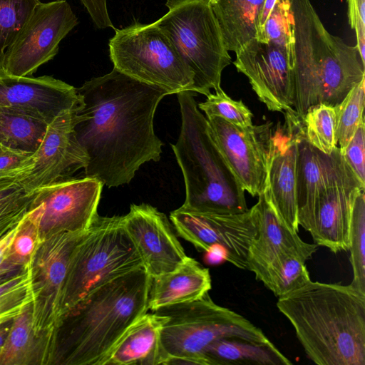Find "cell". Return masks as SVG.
Instances as JSON below:
<instances>
[{"label": "cell", "mask_w": 365, "mask_h": 365, "mask_svg": "<svg viewBox=\"0 0 365 365\" xmlns=\"http://www.w3.org/2000/svg\"><path fill=\"white\" fill-rule=\"evenodd\" d=\"M39 0H0V71L6 51L24 26Z\"/></svg>", "instance_id": "35"}, {"label": "cell", "mask_w": 365, "mask_h": 365, "mask_svg": "<svg viewBox=\"0 0 365 365\" xmlns=\"http://www.w3.org/2000/svg\"><path fill=\"white\" fill-rule=\"evenodd\" d=\"M48 123L34 116L0 108V145L34 153L40 145Z\"/></svg>", "instance_id": "28"}, {"label": "cell", "mask_w": 365, "mask_h": 365, "mask_svg": "<svg viewBox=\"0 0 365 365\" xmlns=\"http://www.w3.org/2000/svg\"><path fill=\"white\" fill-rule=\"evenodd\" d=\"M19 225L0 240V267L6 263V259L7 254Z\"/></svg>", "instance_id": "45"}, {"label": "cell", "mask_w": 365, "mask_h": 365, "mask_svg": "<svg viewBox=\"0 0 365 365\" xmlns=\"http://www.w3.org/2000/svg\"><path fill=\"white\" fill-rule=\"evenodd\" d=\"M349 23L356 32V47L365 64V0H347Z\"/></svg>", "instance_id": "41"}, {"label": "cell", "mask_w": 365, "mask_h": 365, "mask_svg": "<svg viewBox=\"0 0 365 365\" xmlns=\"http://www.w3.org/2000/svg\"><path fill=\"white\" fill-rule=\"evenodd\" d=\"M76 88L49 76H14L0 71V108L13 109L50 123L63 112L76 110Z\"/></svg>", "instance_id": "19"}, {"label": "cell", "mask_w": 365, "mask_h": 365, "mask_svg": "<svg viewBox=\"0 0 365 365\" xmlns=\"http://www.w3.org/2000/svg\"><path fill=\"white\" fill-rule=\"evenodd\" d=\"M19 176L0 178V240L20 224L36 195L37 190L26 188Z\"/></svg>", "instance_id": "30"}, {"label": "cell", "mask_w": 365, "mask_h": 365, "mask_svg": "<svg viewBox=\"0 0 365 365\" xmlns=\"http://www.w3.org/2000/svg\"><path fill=\"white\" fill-rule=\"evenodd\" d=\"M256 39L284 47L293 62V16L289 0H276L261 35Z\"/></svg>", "instance_id": "36"}, {"label": "cell", "mask_w": 365, "mask_h": 365, "mask_svg": "<svg viewBox=\"0 0 365 365\" xmlns=\"http://www.w3.org/2000/svg\"><path fill=\"white\" fill-rule=\"evenodd\" d=\"M256 279L277 297L289 294L311 280L305 262L292 253L278 255Z\"/></svg>", "instance_id": "29"}, {"label": "cell", "mask_w": 365, "mask_h": 365, "mask_svg": "<svg viewBox=\"0 0 365 365\" xmlns=\"http://www.w3.org/2000/svg\"><path fill=\"white\" fill-rule=\"evenodd\" d=\"M165 317L145 313L123 333L102 365H159L160 331Z\"/></svg>", "instance_id": "24"}, {"label": "cell", "mask_w": 365, "mask_h": 365, "mask_svg": "<svg viewBox=\"0 0 365 365\" xmlns=\"http://www.w3.org/2000/svg\"><path fill=\"white\" fill-rule=\"evenodd\" d=\"M78 23L66 0L40 1L6 51L2 71L14 76H31L55 57L60 42Z\"/></svg>", "instance_id": "11"}, {"label": "cell", "mask_w": 365, "mask_h": 365, "mask_svg": "<svg viewBox=\"0 0 365 365\" xmlns=\"http://www.w3.org/2000/svg\"><path fill=\"white\" fill-rule=\"evenodd\" d=\"M152 278L143 267L95 289L61 318L50 364L102 365L126 329L148 310Z\"/></svg>", "instance_id": "2"}, {"label": "cell", "mask_w": 365, "mask_h": 365, "mask_svg": "<svg viewBox=\"0 0 365 365\" xmlns=\"http://www.w3.org/2000/svg\"><path fill=\"white\" fill-rule=\"evenodd\" d=\"M344 159L359 182L365 187V122L362 118L342 153Z\"/></svg>", "instance_id": "39"}, {"label": "cell", "mask_w": 365, "mask_h": 365, "mask_svg": "<svg viewBox=\"0 0 365 365\" xmlns=\"http://www.w3.org/2000/svg\"><path fill=\"white\" fill-rule=\"evenodd\" d=\"M364 91L365 78L351 88L340 103L334 106L335 142L341 154L364 117Z\"/></svg>", "instance_id": "32"}, {"label": "cell", "mask_w": 365, "mask_h": 365, "mask_svg": "<svg viewBox=\"0 0 365 365\" xmlns=\"http://www.w3.org/2000/svg\"><path fill=\"white\" fill-rule=\"evenodd\" d=\"M81 105L75 130L88 163L85 176L107 187L128 184L140 166L160 159L163 142L153 120L163 88L132 78L115 68L76 88Z\"/></svg>", "instance_id": "1"}, {"label": "cell", "mask_w": 365, "mask_h": 365, "mask_svg": "<svg viewBox=\"0 0 365 365\" xmlns=\"http://www.w3.org/2000/svg\"><path fill=\"white\" fill-rule=\"evenodd\" d=\"M365 188L353 174L325 188L301 225L317 245L336 253L349 247L351 210L355 195Z\"/></svg>", "instance_id": "20"}, {"label": "cell", "mask_w": 365, "mask_h": 365, "mask_svg": "<svg viewBox=\"0 0 365 365\" xmlns=\"http://www.w3.org/2000/svg\"><path fill=\"white\" fill-rule=\"evenodd\" d=\"M2 148H4V147H1V146L0 145V149H1Z\"/></svg>", "instance_id": "48"}, {"label": "cell", "mask_w": 365, "mask_h": 365, "mask_svg": "<svg viewBox=\"0 0 365 365\" xmlns=\"http://www.w3.org/2000/svg\"><path fill=\"white\" fill-rule=\"evenodd\" d=\"M11 325V322L0 327V348L5 341Z\"/></svg>", "instance_id": "46"}, {"label": "cell", "mask_w": 365, "mask_h": 365, "mask_svg": "<svg viewBox=\"0 0 365 365\" xmlns=\"http://www.w3.org/2000/svg\"><path fill=\"white\" fill-rule=\"evenodd\" d=\"M41 340L34 329L31 303L16 316L0 348V365H26L41 359Z\"/></svg>", "instance_id": "27"}, {"label": "cell", "mask_w": 365, "mask_h": 365, "mask_svg": "<svg viewBox=\"0 0 365 365\" xmlns=\"http://www.w3.org/2000/svg\"><path fill=\"white\" fill-rule=\"evenodd\" d=\"M264 0H217L212 4L226 48L237 52L256 38L257 21Z\"/></svg>", "instance_id": "25"}, {"label": "cell", "mask_w": 365, "mask_h": 365, "mask_svg": "<svg viewBox=\"0 0 365 365\" xmlns=\"http://www.w3.org/2000/svg\"><path fill=\"white\" fill-rule=\"evenodd\" d=\"M153 312L165 317L160 335L159 364L207 365L205 349L223 338L269 341L244 317L215 304L208 292L196 300Z\"/></svg>", "instance_id": "6"}, {"label": "cell", "mask_w": 365, "mask_h": 365, "mask_svg": "<svg viewBox=\"0 0 365 365\" xmlns=\"http://www.w3.org/2000/svg\"><path fill=\"white\" fill-rule=\"evenodd\" d=\"M109 53L115 69L169 95L192 91L194 76L168 35L154 22L115 29Z\"/></svg>", "instance_id": "9"}, {"label": "cell", "mask_w": 365, "mask_h": 365, "mask_svg": "<svg viewBox=\"0 0 365 365\" xmlns=\"http://www.w3.org/2000/svg\"><path fill=\"white\" fill-rule=\"evenodd\" d=\"M181 114L178 139L171 147L185 186L182 209L210 214L232 215L248 208L245 190L232 175L215 144L207 118L193 92L177 93Z\"/></svg>", "instance_id": "5"}, {"label": "cell", "mask_w": 365, "mask_h": 365, "mask_svg": "<svg viewBox=\"0 0 365 365\" xmlns=\"http://www.w3.org/2000/svg\"><path fill=\"white\" fill-rule=\"evenodd\" d=\"M31 303L32 292L29 264L0 283V327L12 322Z\"/></svg>", "instance_id": "33"}, {"label": "cell", "mask_w": 365, "mask_h": 365, "mask_svg": "<svg viewBox=\"0 0 365 365\" xmlns=\"http://www.w3.org/2000/svg\"><path fill=\"white\" fill-rule=\"evenodd\" d=\"M302 116L293 108L284 112L270 139L264 195L279 216L299 231L297 203V130Z\"/></svg>", "instance_id": "17"}, {"label": "cell", "mask_w": 365, "mask_h": 365, "mask_svg": "<svg viewBox=\"0 0 365 365\" xmlns=\"http://www.w3.org/2000/svg\"><path fill=\"white\" fill-rule=\"evenodd\" d=\"M293 16V109L303 116L312 106H335L365 78L356 46L329 34L309 0H289Z\"/></svg>", "instance_id": "4"}, {"label": "cell", "mask_w": 365, "mask_h": 365, "mask_svg": "<svg viewBox=\"0 0 365 365\" xmlns=\"http://www.w3.org/2000/svg\"><path fill=\"white\" fill-rule=\"evenodd\" d=\"M206 117L215 116L241 128L252 125L253 115L242 101H235L222 88L209 93L206 101L197 103Z\"/></svg>", "instance_id": "37"}, {"label": "cell", "mask_w": 365, "mask_h": 365, "mask_svg": "<svg viewBox=\"0 0 365 365\" xmlns=\"http://www.w3.org/2000/svg\"><path fill=\"white\" fill-rule=\"evenodd\" d=\"M85 231L62 232L44 237L30 261L34 329L44 342H51L71 255Z\"/></svg>", "instance_id": "10"}, {"label": "cell", "mask_w": 365, "mask_h": 365, "mask_svg": "<svg viewBox=\"0 0 365 365\" xmlns=\"http://www.w3.org/2000/svg\"><path fill=\"white\" fill-rule=\"evenodd\" d=\"M103 187L98 179L85 176L60 180L36 189L30 215L41 239L62 232L86 230L98 215Z\"/></svg>", "instance_id": "12"}, {"label": "cell", "mask_w": 365, "mask_h": 365, "mask_svg": "<svg viewBox=\"0 0 365 365\" xmlns=\"http://www.w3.org/2000/svg\"><path fill=\"white\" fill-rule=\"evenodd\" d=\"M296 168L299 225L306 220L316 198L325 188L354 174L339 147L325 154L307 140L302 117L297 130Z\"/></svg>", "instance_id": "21"}, {"label": "cell", "mask_w": 365, "mask_h": 365, "mask_svg": "<svg viewBox=\"0 0 365 365\" xmlns=\"http://www.w3.org/2000/svg\"><path fill=\"white\" fill-rule=\"evenodd\" d=\"M123 222L151 278L175 270L187 259L167 216L155 207L132 204Z\"/></svg>", "instance_id": "18"}, {"label": "cell", "mask_w": 365, "mask_h": 365, "mask_svg": "<svg viewBox=\"0 0 365 365\" xmlns=\"http://www.w3.org/2000/svg\"><path fill=\"white\" fill-rule=\"evenodd\" d=\"M254 205L257 233L252 241L247 255V269L257 278L278 255L292 253L304 262L309 259L317 245L304 242L277 213L263 192Z\"/></svg>", "instance_id": "22"}, {"label": "cell", "mask_w": 365, "mask_h": 365, "mask_svg": "<svg viewBox=\"0 0 365 365\" xmlns=\"http://www.w3.org/2000/svg\"><path fill=\"white\" fill-rule=\"evenodd\" d=\"M205 252V259L209 264H215L227 261V251L221 245H212Z\"/></svg>", "instance_id": "43"}, {"label": "cell", "mask_w": 365, "mask_h": 365, "mask_svg": "<svg viewBox=\"0 0 365 365\" xmlns=\"http://www.w3.org/2000/svg\"><path fill=\"white\" fill-rule=\"evenodd\" d=\"M302 121L305 136L316 148L330 154L337 147L334 106L323 103L313 106L302 116Z\"/></svg>", "instance_id": "34"}, {"label": "cell", "mask_w": 365, "mask_h": 365, "mask_svg": "<svg viewBox=\"0 0 365 365\" xmlns=\"http://www.w3.org/2000/svg\"><path fill=\"white\" fill-rule=\"evenodd\" d=\"M78 109L63 112L48 123L42 140L33 153L31 167L19 177L28 190H35L71 178L73 173L86 168L88 157L75 130Z\"/></svg>", "instance_id": "16"}, {"label": "cell", "mask_w": 365, "mask_h": 365, "mask_svg": "<svg viewBox=\"0 0 365 365\" xmlns=\"http://www.w3.org/2000/svg\"><path fill=\"white\" fill-rule=\"evenodd\" d=\"M168 12L154 24L170 38L193 73L192 92L207 96L221 88L231 63L210 0H166Z\"/></svg>", "instance_id": "8"}, {"label": "cell", "mask_w": 365, "mask_h": 365, "mask_svg": "<svg viewBox=\"0 0 365 365\" xmlns=\"http://www.w3.org/2000/svg\"><path fill=\"white\" fill-rule=\"evenodd\" d=\"M141 267L142 259L124 227L123 216L98 215L71 255L57 326L63 315L88 293Z\"/></svg>", "instance_id": "7"}, {"label": "cell", "mask_w": 365, "mask_h": 365, "mask_svg": "<svg viewBox=\"0 0 365 365\" xmlns=\"http://www.w3.org/2000/svg\"><path fill=\"white\" fill-rule=\"evenodd\" d=\"M170 220L178 235L198 250L206 252L212 245H221L227 251V262L247 269L249 247L257 233L255 206L232 215L202 213L180 207L170 212Z\"/></svg>", "instance_id": "13"}, {"label": "cell", "mask_w": 365, "mask_h": 365, "mask_svg": "<svg viewBox=\"0 0 365 365\" xmlns=\"http://www.w3.org/2000/svg\"><path fill=\"white\" fill-rule=\"evenodd\" d=\"M98 29L113 28L110 19L106 0H80Z\"/></svg>", "instance_id": "42"}, {"label": "cell", "mask_w": 365, "mask_h": 365, "mask_svg": "<svg viewBox=\"0 0 365 365\" xmlns=\"http://www.w3.org/2000/svg\"><path fill=\"white\" fill-rule=\"evenodd\" d=\"M207 119L214 143L241 187L252 196L263 192L272 123L241 128L219 117Z\"/></svg>", "instance_id": "14"}, {"label": "cell", "mask_w": 365, "mask_h": 365, "mask_svg": "<svg viewBox=\"0 0 365 365\" xmlns=\"http://www.w3.org/2000/svg\"><path fill=\"white\" fill-rule=\"evenodd\" d=\"M234 61L258 98L271 111L293 108L292 62L286 48L254 38L239 49Z\"/></svg>", "instance_id": "15"}, {"label": "cell", "mask_w": 365, "mask_h": 365, "mask_svg": "<svg viewBox=\"0 0 365 365\" xmlns=\"http://www.w3.org/2000/svg\"><path fill=\"white\" fill-rule=\"evenodd\" d=\"M354 277L350 284L365 293V188L356 192L351 210L349 247Z\"/></svg>", "instance_id": "31"}, {"label": "cell", "mask_w": 365, "mask_h": 365, "mask_svg": "<svg viewBox=\"0 0 365 365\" xmlns=\"http://www.w3.org/2000/svg\"><path fill=\"white\" fill-rule=\"evenodd\" d=\"M275 1L276 0H264L258 16L256 38L261 35L264 24L275 4Z\"/></svg>", "instance_id": "44"}, {"label": "cell", "mask_w": 365, "mask_h": 365, "mask_svg": "<svg viewBox=\"0 0 365 365\" xmlns=\"http://www.w3.org/2000/svg\"><path fill=\"white\" fill-rule=\"evenodd\" d=\"M217 1V0H210L211 4H213V3L216 2Z\"/></svg>", "instance_id": "47"}, {"label": "cell", "mask_w": 365, "mask_h": 365, "mask_svg": "<svg viewBox=\"0 0 365 365\" xmlns=\"http://www.w3.org/2000/svg\"><path fill=\"white\" fill-rule=\"evenodd\" d=\"M33 153L4 147L0 149V178L26 172L32 165Z\"/></svg>", "instance_id": "40"}, {"label": "cell", "mask_w": 365, "mask_h": 365, "mask_svg": "<svg viewBox=\"0 0 365 365\" xmlns=\"http://www.w3.org/2000/svg\"><path fill=\"white\" fill-rule=\"evenodd\" d=\"M41 240L38 226L29 210L18 227L6 262L18 269L28 266Z\"/></svg>", "instance_id": "38"}, {"label": "cell", "mask_w": 365, "mask_h": 365, "mask_svg": "<svg viewBox=\"0 0 365 365\" xmlns=\"http://www.w3.org/2000/svg\"><path fill=\"white\" fill-rule=\"evenodd\" d=\"M209 269L190 257L175 270L152 278L148 309L191 302L211 289Z\"/></svg>", "instance_id": "23"}, {"label": "cell", "mask_w": 365, "mask_h": 365, "mask_svg": "<svg viewBox=\"0 0 365 365\" xmlns=\"http://www.w3.org/2000/svg\"><path fill=\"white\" fill-rule=\"evenodd\" d=\"M207 365H290L292 362L269 340L220 339L205 349Z\"/></svg>", "instance_id": "26"}, {"label": "cell", "mask_w": 365, "mask_h": 365, "mask_svg": "<svg viewBox=\"0 0 365 365\" xmlns=\"http://www.w3.org/2000/svg\"><path fill=\"white\" fill-rule=\"evenodd\" d=\"M277 306L314 363L365 365V293L310 280L279 297Z\"/></svg>", "instance_id": "3"}]
</instances>
